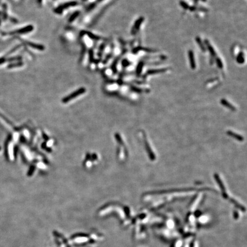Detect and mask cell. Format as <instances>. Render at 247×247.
Instances as JSON below:
<instances>
[{"mask_svg":"<svg viewBox=\"0 0 247 247\" xmlns=\"http://www.w3.org/2000/svg\"><path fill=\"white\" fill-rule=\"evenodd\" d=\"M195 1H198V0H195ZM201 1H206V0H201Z\"/></svg>","mask_w":247,"mask_h":247,"instance_id":"cell-22","label":"cell"},{"mask_svg":"<svg viewBox=\"0 0 247 247\" xmlns=\"http://www.w3.org/2000/svg\"><path fill=\"white\" fill-rule=\"evenodd\" d=\"M205 43H206L209 52V53H211L212 56L215 57L216 55V52L215 51L213 48L212 46V45L209 44V43L208 40H205Z\"/></svg>","mask_w":247,"mask_h":247,"instance_id":"cell-9","label":"cell"},{"mask_svg":"<svg viewBox=\"0 0 247 247\" xmlns=\"http://www.w3.org/2000/svg\"><path fill=\"white\" fill-rule=\"evenodd\" d=\"M33 30V27L32 26H26L24 28L20 29L19 30H16V32H14V33H18V34H23V33H29L31 31Z\"/></svg>","mask_w":247,"mask_h":247,"instance_id":"cell-7","label":"cell"},{"mask_svg":"<svg viewBox=\"0 0 247 247\" xmlns=\"http://www.w3.org/2000/svg\"><path fill=\"white\" fill-rule=\"evenodd\" d=\"M214 177H215V180H216V181H217V184H218V185L220 186V187L221 188V190H222V193H224V196H225V197H226V196H227V193H226V192H225V187H224V185L223 183H222V182L221 180L220 179V177H219V176L217 175V173L215 174Z\"/></svg>","mask_w":247,"mask_h":247,"instance_id":"cell-4","label":"cell"},{"mask_svg":"<svg viewBox=\"0 0 247 247\" xmlns=\"http://www.w3.org/2000/svg\"><path fill=\"white\" fill-rule=\"evenodd\" d=\"M144 66V63L142 62H140V63L138 64V66L137 67V69H136V73L137 75H140L141 73L142 68H143Z\"/></svg>","mask_w":247,"mask_h":247,"instance_id":"cell-15","label":"cell"},{"mask_svg":"<svg viewBox=\"0 0 247 247\" xmlns=\"http://www.w3.org/2000/svg\"><path fill=\"white\" fill-rule=\"evenodd\" d=\"M180 5L184 9H188L189 8V6H188V4L187 3H186L185 1H181L180 2Z\"/></svg>","mask_w":247,"mask_h":247,"instance_id":"cell-17","label":"cell"},{"mask_svg":"<svg viewBox=\"0 0 247 247\" xmlns=\"http://www.w3.org/2000/svg\"><path fill=\"white\" fill-rule=\"evenodd\" d=\"M188 56L189 59V62L190 67L192 69L196 68V62L194 60V56L193 52L192 50H189L188 52Z\"/></svg>","mask_w":247,"mask_h":247,"instance_id":"cell-3","label":"cell"},{"mask_svg":"<svg viewBox=\"0 0 247 247\" xmlns=\"http://www.w3.org/2000/svg\"><path fill=\"white\" fill-rule=\"evenodd\" d=\"M85 92V89L84 88H81V89H78V90H77V91H76V92L73 93H72L71 94V95L70 96H69L68 97H66V98L64 100V101L65 102H67V101H68L69 100H70L72 99H74L76 97H77V96L80 95H81V94L83 93H84Z\"/></svg>","mask_w":247,"mask_h":247,"instance_id":"cell-1","label":"cell"},{"mask_svg":"<svg viewBox=\"0 0 247 247\" xmlns=\"http://www.w3.org/2000/svg\"><path fill=\"white\" fill-rule=\"evenodd\" d=\"M77 5V2H76V1H72V2H67V3H64V4H63L62 5L59 6L58 8L57 9L56 12L60 11V10H63L64 9L68 8H69V7L74 6H76Z\"/></svg>","mask_w":247,"mask_h":247,"instance_id":"cell-6","label":"cell"},{"mask_svg":"<svg viewBox=\"0 0 247 247\" xmlns=\"http://www.w3.org/2000/svg\"><path fill=\"white\" fill-rule=\"evenodd\" d=\"M145 146L146 149H147V151L148 152V153L149 155V157H150V159L151 160H152L153 161L155 159V155L153 153V152H152V149L151 148L150 146H149V144L148 143L147 140H146V139H145Z\"/></svg>","mask_w":247,"mask_h":247,"instance_id":"cell-5","label":"cell"},{"mask_svg":"<svg viewBox=\"0 0 247 247\" xmlns=\"http://www.w3.org/2000/svg\"><path fill=\"white\" fill-rule=\"evenodd\" d=\"M237 62L239 64L244 63V54L243 53H240L237 55Z\"/></svg>","mask_w":247,"mask_h":247,"instance_id":"cell-14","label":"cell"},{"mask_svg":"<svg viewBox=\"0 0 247 247\" xmlns=\"http://www.w3.org/2000/svg\"><path fill=\"white\" fill-rule=\"evenodd\" d=\"M79 13H80L79 12H77L74 13L73 15H72L71 17H70V18H69V22H72L73 21H74L76 19V17L79 15Z\"/></svg>","mask_w":247,"mask_h":247,"instance_id":"cell-16","label":"cell"},{"mask_svg":"<svg viewBox=\"0 0 247 247\" xmlns=\"http://www.w3.org/2000/svg\"><path fill=\"white\" fill-rule=\"evenodd\" d=\"M196 43L198 44V45H199V47L200 48L201 50H202L203 52H206V46H204V44H203L202 41H201L200 38L199 37H197L196 38Z\"/></svg>","mask_w":247,"mask_h":247,"instance_id":"cell-11","label":"cell"},{"mask_svg":"<svg viewBox=\"0 0 247 247\" xmlns=\"http://www.w3.org/2000/svg\"><path fill=\"white\" fill-rule=\"evenodd\" d=\"M123 66H124V67H126V66H128L129 63V62L128 61L124 60V61L123 62Z\"/></svg>","mask_w":247,"mask_h":247,"instance_id":"cell-20","label":"cell"},{"mask_svg":"<svg viewBox=\"0 0 247 247\" xmlns=\"http://www.w3.org/2000/svg\"><path fill=\"white\" fill-rule=\"evenodd\" d=\"M5 62V59L4 58H0V64H3V62Z\"/></svg>","mask_w":247,"mask_h":247,"instance_id":"cell-21","label":"cell"},{"mask_svg":"<svg viewBox=\"0 0 247 247\" xmlns=\"http://www.w3.org/2000/svg\"><path fill=\"white\" fill-rule=\"evenodd\" d=\"M221 102L224 106L228 108H229V109H231L232 110H236V108H235V106H234V105H232L231 104L228 102L226 100L222 99L221 101Z\"/></svg>","mask_w":247,"mask_h":247,"instance_id":"cell-10","label":"cell"},{"mask_svg":"<svg viewBox=\"0 0 247 247\" xmlns=\"http://www.w3.org/2000/svg\"><path fill=\"white\" fill-rule=\"evenodd\" d=\"M27 44H28L30 47H32V48H35V49H37L40 50H43L45 49L43 45H38V44H36L32 43H27Z\"/></svg>","mask_w":247,"mask_h":247,"instance_id":"cell-12","label":"cell"},{"mask_svg":"<svg viewBox=\"0 0 247 247\" xmlns=\"http://www.w3.org/2000/svg\"><path fill=\"white\" fill-rule=\"evenodd\" d=\"M227 134L230 136L234 137V138L236 139V140H239L240 141H242L244 140V138H243V137H242L241 135L235 133V132H233L232 131H229L227 132Z\"/></svg>","mask_w":247,"mask_h":247,"instance_id":"cell-8","label":"cell"},{"mask_svg":"<svg viewBox=\"0 0 247 247\" xmlns=\"http://www.w3.org/2000/svg\"><path fill=\"white\" fill-rule=\"evenodd\" d=\"M143 21H144L143 17H140V18H139L136 21L133 28H132V34H134L136 33L137 32V31H138V29H140V27L141 25L142 22H143Z\"/></svg>","mask_w":247,"mask_h":247,"instance_id":"cell-2","label":"cell"},{"mask_svg":"<svg viewBox=\"0 0 247 247\" xmlns=\"http://www.w3.org/2000/svg\"><path fill=\"white\" fill-rule=\"evenodd\" d=\"M216 63H217L218 67L220 69H221V68H223V64H222V62L220 58H217L216 59Z\"/></svg>","mask_w":247,"mask_h":247,"instance_id":"cell-18","label":"cell"},{"mask_svg":"<svg viewBox=\"0 0 247 247\" xmlns=\"http://www.w3.org/2000/svg\"><path fill=\"white\" fill-rule=\"evenodd\" d=\"M22 65V62H18V63H16V64H13L8 66L9 68H12L13 67H20V66H21Z\"/></svg>","mask_w":247,"mask_h":247,"instance_id":"cell-19","label":"cell"},{"mask_svg":"<svg viewBox=\"0 0 247 247\" xmlns=\"http://www.w3.org/2000/svg\"><path fill=\"white\" fill-rule=\"evenodd\" d=\"M166 70L165 69H156V70H155V69H152V70L149 71L147 72L148 74H157L159 73H161V72H164Z\"/></svg>","mask_w":247,"mask_h":247,"instance_id":"cell-13","label":"cell"}]
</instances>
